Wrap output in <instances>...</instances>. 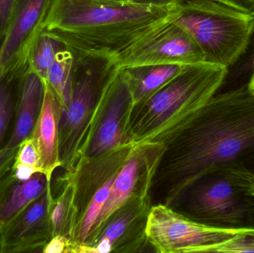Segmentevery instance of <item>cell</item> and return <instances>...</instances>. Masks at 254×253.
<instances>
[{"label":"cell","mask_w":254,"mask_h":253,"mask_svg":"<svg viewBox=\"0 0 254 253\" xmlns=\"http://www.w3.org/2000/svg\"><path fill=\"white\" fill-rule=\"evenodd\" d=\"M151 189L152 205L170 206L197 178L222 165L254 169V89L216 94L169 144Z\"/></svg>","instance_id":"6da1fadb"},{"label":"cell","mask_w":254,"mask_h":253,"mask_svg":"<svg viewBox=\"0 0 254 253\" xmlns=\"http://www.w3.org/2000/svg\"><path fill=\"white\" fill-rule=\"evenodd\" d=\"M179 10L176 1L52 0L41 31L62 43L76 57L112 58L175 19Z\"/></svg>","instance_id":"7a4b0ae2"},{"label":"cell","mask_w":254,"mask_h":253,"mask_svg":"<svg viewBox=\"0 0 254 253\" xmlns=\"http://www.w3.org/2000/svg\"><path fill=\"white\" fill-rule=\"evenodd\" d=\"M228 68L203 62L184 69L158 92L133 106L127 136L134 144L173 141L216 95Z\"/></svg>","instance_id":"3957f363"},{"label":"cell","mask_w":254,"mask_h":253,"mask_svg":"<svg viewBox=\"0 0 254 253\" xmlns=\"http://www.w3.org/2000/svg\"><path fill=\"white\" fill-rule=\"evenodd\" d=\"M170 207L191 220L230 230L254 229V169L222 165L190 184Z\"/></svg>","instance_id":"277c9868"},{"label":"cell","mask_w":254,"mask_h":253,"mask_svg":"<svg viewBox=\"0 0 254 253\" xmlns=\"http://www.w3.org/2000/svg\"><path fill=\"white\" fill-rule=\"evenodd\" d=\"M175 22L196 42L204 62L228 67L247 50L254 13H247L214 0H177Z\"/></svg>","instance_id":"5b68a950"},{"label":"cell","mask_w":254,"mask_h":253,"mask_svg":"<svg viewBox=\"0 0 254 253\" xmlns=\"http://www.w3.org/2000/svg\"><path fill=\"white\" fill-rule=\"evenodd\" d=\"M74 57L69 99L62 108L59 126L61 168L65 171L80 159L101 97L118 70L111 58Z\"/></svg>","instance_id":"8992f818"},{"label":"cell","mask_w":254,"mask_h":253,"mask_svg":"<svg viewBox=\"0 0 254 253\" xmlns=\"http://www.w3.org/2000/svg\"><path fill=\"white\" fill-rule=\"evenodd\" d=\"M240 231L200 224L163 204L152 205L146 224L148 242L158 253H208Z\"/></svg>","instance_id":"52a82bcc"},{"label":"cell","mask_w":254,"mask_h":253,"mask_svg":"<svg viewBox=\"0 0 254 253\" xmlns=\"http://www.w3.org/2000/svg\"><path fill=\"white\" fill-rule=\"evenodd\" d=\"M132 108L128 74L123 68L118 69L101 97L80 157H96L117 147L132 144L127 136Z\"/></svg>","instance_id":"ba28073f"},{"label":"cell","mask_w":254,"mask_h":253,"mask_svg":"<svg viewBox=\"0 0 254 253\" xmlns=\"http://www.w3.org/2000/svg\"><path fill=\"white\" fill-rule=\"evenodd\" d=\"M118 69L151 65H188L204 62L196 42L174 19L111 58Z\"/></svg>","instance_id":"9c48e42d"},{"label":"cell","mask_w":254,"mask_h":253,"mask_svg":"<svg viewBox=\"0 0 254 253\" xmlns=\"http://www.w3.org/2000/svg\"><path fill=\"white\" fill-rule=\"evenodd\" d=\"M134 145L122 146L96 157H80L71 169L64 170L72 187L73 218L69 236L71 248L91 203L98 193L113 185Z\"/></svg>","instance_id":"30bf717a"},{"label":"cell","mask_w":254,"mask_h":253,"mask_svg":"<svg viewBox=\"0 0 254 253\" xmlns=\"http://www.w3.org/2000/svg\"><path fill=\"white\" fill-rule=\"evenodd\" d=\"M165 150V145L157 143L134 145L126 163L118 174L110 196L92 226L87 239L78 247L92 243L107 220L128 199L132 196H150L154 177Z\"/></svg>","instance_id":"8fae6325"},{"label":"cell","mask_w":254,"mask_h":253,"mask_svg":"<svg viewBox=\"0 0 254 253\" xmlns=\"http://www.w3.org/2000/svg\"><path fill=\"white\" fill-rule=\"evenodd\" d=\"M150 196H132L107 220L95 240L74 253H154L146 236Z\"/></svg>","instance_id":"7c38bea8"},{"label":"cell","mask_w":254,"mask_h":253,"mask_svg":"<svg viewBox=\"0 0 254 253\" xmlns=\"http://www.w3.org/2000/svg\"><path fill=\"white\" fill-rule=\"evenodd\" d=\"M51 184L40 197L0 228V253H43L53 237Z\"/></svg>","instance_id":"4fadbf2b"},{"label":"cell","mask_w":254,"mask_h":253,"mask_svg":"<svg viewBox=\"0 0 254 253\" xmlns=\"http://www.w3.org/2000/svg\"><path fill=\"white\" fill-rule=\"evenodd\" d=\"M52 0H17L0 49V77L28 56L40 34Z\"/></svg>","instance_id":"5bb4252c"},{"label":"cell","mask_w":254,"mask_h":253,"mask_svg":"<svg viewBox=\"0 0 254 253\" xmlns=\"http://www.w3.org/2000/svg\"><path fill=\"white\" fill-rule=\"evenodd\" d=\"M61 111V102L50 86L45 83L43 107L31 139L40 156L42 170L50 181L55 171L61 166L59 153Z\"/></svg>","instance_id":"9a60e30c"},{"label":"cell","mask_w":254,"mask_h":253,"mask_svg":"<svg viewBox=\"0 0 254 253\" xmlns=\"http://www.w3.org/2000/svg\"><path fill=\"white\" fill-rule=\"evenodd\" d=\"M45 82L28 66L21 80L11 131L4 147H19L31 138L44 100Z\"/></svg>","instance_id":"2e32d148"},{"label":"cell","mask_w":254,"mask_h":253,"mask_svg":"<svg viewBox=\"0 0 254 253\" xmlns=\"http://www.w3.org/2000/svg\"><path fill=\"white\" fill-rule=\"evenodd\" d=\"M51 183L43 172L22 180L9 170L0 180V228L40 197Z\"/></svg>","instance_id":"e0dca14e"},{"label":"cell","mask_w":254,"mask_h":253,"mask_svg":"<svg viewBox=\"0 0 254 253\" xmlns=\"http://www.w3.org/2000/svg\"><path fill=\"white\" fill-rule=\"evenodd\" d=\"M185 65H151L123 68L129 79L133 106L146 101L177 76Z\"/></svg>","instance_id":"ac0fdd59"},{"label":"cell","mask_w":254,"mask_h":253,"mask_svg":"<svg viewBox=\"0 0 254 253\" xmlns=\"http://www.w3.org/2000/svg\"><path fill=\"white\" fill-rule=\"evenodd\" d=\"M28 66L27 57L0 77V150L4 148L11 131L21 80Z\"/></svg>","instance_id":"d6986e66"},{"label":"cell","mask_w":254,"mask_h":253,"mask_svg":"<svg viewBox=\"0 0 254 253\" xmlns=\"http://www.w3.org/2000/svg\"><path fill=\"white\" fill-rule=\"evenodd\" d=\"M52 199L50 218L53 237L64 236L69 239L73 218L72 187L65 172L51 184Z\"/></svg>","instance_id":"ffe728a7"},{"label":"cell","mask_w":254,"mask_h":253,"mask_svg":"<svg viewBox=\"0 0 254 253\" xmlns=\"http://www.w3.org/2000/svg\"><path fill=\"white\" fill-rule=\"evenodd\" d=\"M74 62V53L64 47L57 53L45 82L55 92L62 108L65 107L69 99Z\"/></svg>","instance_id":"44dd1931"},{"label":"cell","mask_w":254,"mask_h":253,"mask_svg":"<svg viewBox=\"0 0 254 253\" xmlns=\"http://www.w3.org/2000/svg\"><path fill=\"white\" fill-rule=\"evenodd\" d=\"M65 47L62 43L40 31L34 40L28 56V67L46 82L48 72L57 53Z\"/></svg>","instance_id":"7402d4cb"},{"label":"cell","mask_w":254,"mask_h":253,"mask_svg":"<svg viewBox=\"0 0 254 253\" xmlns=\"http://www.w3.org/2000/svg\"><path fill=\"white\" fill-rule=\"evenodd\" d=\"M254 253V229L239 232L232 238L214 245L208 253Z\"/></svg>","instance_id":"603a6c76"},{"label":"cell","mask_w":254,"mask_h":253,"mask_svg":"<svg viewBox=\"0 0 254 253\" xmlns=\"http://www.w3.org/2000/svg\"><path fill=\"white\" fill-rule=\"evenodd\" d=\"M13 163L33 168L43 172L40 156L31 138L25 140L19 146Z\"/></svg>","instance_id":"cb8c5ba5"},{"label":"cell","mask_w":254,"mask_h":253,"mask_svg":"<svg viewBox=\"0 0 254 253\" xmlns=\"http://www.w3.org/2000/svg\"><path fill=\"white\" fill-rule=\"evenodd\" d=\"M17 0H0V49L8 31Z\"/></svg>","instance_id":"d4e9b609"},{"label":"cell","mask_w":254,"mask_h":253,"mask_svg":"<svg viewBox=\"0 0 254 253\" xmlns=\"http://www.w3.org/2000/svg\"><path fill=\"white\" fill-rule=\"evenodd\" d=\"M71 243L68 238L56 236L52 238L43 250V253H71Z\"/></svg>","instance_id":"484cf974"},{"label":"cell","mask_w":254,"mask_h":253,"mask_svg":"<svg viewBox=\"0 0 254 253\" xmlns=\"http://www.w3.org/2000/svg\"><path fill=\"white\" fill-rule=\"evenodd\" d=\"M18 148L19 147H4L0 150V180L11 168Z\"/></svg>","instance_id":"4316f807"},{"label":"cell","mask_w":254,"mask_h":253,"mask_svg":"<svg viewBox=\"0 0 254 253\" xmlns=\"http://www.w3.org/2000/svg\"><path fill=\"white\" fill-rule=\"evenodd\" d=\"M240 11L254 13V0H214Z\"/></svg>","instance_id":"83f0119b"},{"label":"cell","mask_w":254,"mask_h":253,"mask_svg":"<svg viewBox=\"0 0 254 253\" xmlns=\"http://www.w3.org/2000/svg\"><path fill=\"white\" fill-rule=\"evenodd\" d=\"M129 1L140 4H167L176 2V0H129Z\"/></svg>","instance_id":"f1b7e54d"},{"label":"cell","mask_w":254,"mask_h":253,"mask_svg":"<svg viewBox=\"0 0 254 253\" xmlns=\"http://www.w3.org/2000/svg\"><path fill=\"white\" fill-rule=\"evenodd\" d=\"M249 46H250L251 48H252V58H253V61L254 62V25L253 31H252V36H251L250 43H249Z\"/></svg>","instance_id":"f546056e"},{"label":"cell","mask_w":254,"mask_h":253,"mask_svg":"<svg viewBox=\"0 0 254 253\" xmlns=\"http://www.w3.org/2000/svg\"><path fill=\"white\" fill-rule=\"evenodd\" d=\"M249 84L251 85L252 88L254 89V71L253 74H252V78H251L250 81L249 82Z\"/></svg>","instance_id":"4dcf8cb0"},{"label":"cell","mask_w":254,"mask_h":253,"mask_svg":"<svg viewBox=\"0 0 254 253\" xmlns=\"http://www.w3.org/2000/svg\"><path fill=\"white\" fill-rule=\"evenodd\" d=\"M122 1H129V0H122Z\"/></svg>","instance_id":"1f68e13d"}]
</instances>
